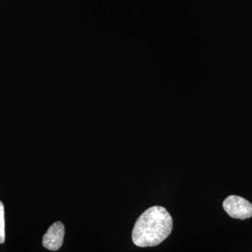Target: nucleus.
Wrapping results in <instances>:
<instances>
[{
  "instance_id": "4",
  "label": "nucleus",
  "mask_w": 252,
  "mask_h": 252,
  "mask_svg": "<svg viewBox=\"0 0 252 252\" xmlns=\"http://www.w3.org/2000/svg\"><path fill=\"white\" fill-rule=\"evenodd\" d=\"M5 241V220L4 207L3 203L0 201V244H3Z\"/></svg>"
},
{
  "instance_id": "2",
  "label": "nucleus",
  "mask_w": 252,
  "mask_h": 252,
  "mask_svg": "<svg viewBox=\"0 0 252 252\" xmlns=\"http://www.w3.org/2000/svg\"><path fill=\"white\" fill-rule=\"evenodd\" d=\"M223 207L232 218L245 220L252 217V204L238 195L227 197L223 201Z\"/></svg>"
},
{
  "instance_id": "1",
  "label": "nucleus",
  "mask_w": 252,
  "mask_h": 252,
  "mask_svg": "<svg viewBox=\"0 0 252 252\" xmlns=\"http://www.w3.org/2000/svg\"><path fill=\"white\" fill-rule=\"evenodd\" d=\"M172 228L173 220L165 207H150L136 221L132 230V242L140 248L157 246L170 235Z\"/></svg>"
},
{
  "instance_id": "3",
  "label": "nucleus",
  "mask_w": 252,
  "mask_h": 252,
  "mask_svg": "<svg viewBox=\"0 0 252 252\" xmlns=\"http://www.w3.org/2000/svg\"><path fill=\"white\" fill-rule=\"evenodd\" d=\"M64 235V226L62 222H55L43 237V246L51 251H57L62 247Z\"/></svg>"
}]
</instances>
